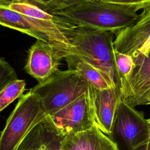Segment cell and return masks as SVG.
Segmentation results:
<instances>
[{
    "label": "cell",
    "mask_w": 150,
    "mask_h": 150,
    "mask_svg": "<svg viewBox=\"0 0 150 150\" xmlns=\"http://www.w3.org/2000/svg\"><path fill=\"white\" fill-rule=\"evenodd\" d=\"M49 116L64 137L86 131L95 125L89 83L86 93Z\"/></svg>",
    "instance_id": "obj_7"
},
{
    "label": "cell",
    "mask_w": 150,
    "mask_h": 150,
    "mask_svg": "<svg viewBox=\"0 0 150 150\" xmlns=\"http://www.w3.org/2000/svg\"><path fill=\"white\" fill-rule=\"evenodd\" d=\"M132 57L134 65L129 74L120 79L121 100L132 107L142 105L150 90V51L146 56L139 52Z\"/></svg>",
    "instance_id": "obj_8"
},
{
    "label": "cell",
    "mask_w": 150,
    "mask_h": 150,
    "mask_svg": "<svg viewBox=\"0 0 150 150\" xmlns=\"http://www.w3.org/2000/svg\"><path fill=\"white\" fill-rule=\"evenodd\" d=\"M0 4L18 11L35 28L45 35L60 60L72 53L71 40L76 25L26 0H0Z\"/></svg>",
    "instance_id": "obj_3"
},
{
    "label": "cell",
    "mask_w": 150,
    "mask_h": 150,
    "mask_svg": "<svg viewBox=\"0 0 150 150\" xmlns=\"http://www.w3.org/2000/svg\"><path fill=\"white\" fill-rule=\"evenodd\" d=\"M26 1L33 3V4H35V5L39 7H41L47 4L48 3L50 2L53 0H26Z\"/></svg>",
    "instance_id": "obj_21"
},
{
    "label": "cell",
    "mask_w": 150,
    "mask_h": 150,
    "mask_svg": "<svg viewBox=\"0 0 150 150\" xmlns=\"http://www.w3.org/2000/svg\"><path fill=\"white\" fill-rule=\"evenodd\" d=\"M114 56L120 79L127 77L129 74L134 65L132 57L130 55L120 53L115 49Z\"/></svg>",
    "instance_id": "obj_17"
},
{
    "label": "cell",
    "mask_w": 150,
    "mask_h": 150,
    "mask_svg": "<svg viewBox=\"0 0 150 150\" xmlns=\"http://www.w3.org/2000/svg\"><path fill=\"white\" fill-rule=\"evenodd\" d=\"M38 98L29 90L20 98L0 135V150H16L28 132L46 115Z\"/></svg>",
    "instance_id": "obj_6"
},
{
    "label": "cell",
    "mask_w": 150,
    "mask_h": 150,
    "mask_svg": "<svg viewBox=\"0 0 150 150\" xmlns=\"http://www.w3.org/2000/svg\"><path fill=\"white\" fill-rule=\"evenodd\" d=\"M88 88V83L74 70H58L30 90L38 98L50 115L73 102Z\"/></svg>",
    "instance_id": "obj_4"
},
{
    "label": "cell",
    "mask_w": 150,
    "mask_h": 150,
    "mask_svg": "<svg viewBox=\"0 0 150 150\" xmlns=\"http://www.w3.org/2000/svg\"><path fill=\"white\" fill-rule=\"evenodd\" d=\"M59 61L49 43L37 39L29 49L25 70L39 83H42L59 70Z\"/></svg>",
    "instance_id": "obj_10"
},
{
    "label": "cell",
    "mask_w": 150,
    "mask_h": 150,
    "mask_svg": "<svg viewBox=\"0 0 150 150\" xmlns=\"http://www.w3.org/2000/svg\"><path fill=\"white\" fill-rule=\"evenodd\" d=\"M95 125L107 135L111 127L118 103L121 100L120 88L97 90L89 83Z\"/></svg>",
    "instance_id": "obj_11"
},
{
    "label": "cell",
    "mask_w": 150,
    "mask_h": 150,
    "mask_svg": "<svg viewBox=\"0 0 150 150\" xmlns=\"http://www.w3.org/2000/svg\"><path fill=\"white\" fill-rule=\"evenodd\" d=\"M150 51V46H149V52Z\"/></svg>",
    "instance_id": "obj_24"
},
{
    "label": "cell",
    "mask_w": 150,
    "mask_h": 150,
    "mask_svg": "<svg viewBox=\"0 0 150 150\" xmlns=\"http://www.w3.org/2000/svg\"><path fill=\"white\" fill-rule=\"evenodd\" d=\"M0 25L2 26L13 29L25 33L50 45L49 40L47 36L35 28L22 14L1 4Z\"/></svg>",
    "instance_id": "obj_15"
},
{
    "label": "cell",
    "mask_w": 150,
    "mask_h": 150,
    "mask_svg": "<svg viewBox=\"0 0 150 150\" xmlns=\"http://www.w3.org/2000/svg\"><path fill=\"white\" fill-rule=\"evenodd\" d=\"M18 79L17 74L9 63L0 57V92L10 83Z\"/></svg>",
    "instance_id": "obj_18"
},
{
    "label": "cell",
    "mask_w": 150,
    "mask_h": 150,
    "mask_svg": "<svg viewBox=\"0 0 150 150\" xmlns=\"http://www.w3.org/2000/svg\"><path fill=\"white\" fill-rule=\"evenodd\" d=\"M68 69L77 71L85 80L97 90L114 87L108 79L98 69L77 54H71L64 57Z\"/></svg>",
    "instance_id": "obj_14"
},
{
    "label": "cell",
    "mask_w": 150,
    "mask_h": 150,
    "mask_svg": "<svg viewBox=\"0 0 150 150\" xmlns=\"http://www.w3.org/2000/svg\"><path fill=\"white\" fill-rule=\"evenodd\" d=\"M108 137L119 150H147L150 125L143 113L120 100Z\"/></svg>",
    "instance_id": "obj_5"
},
{
    "label": "cell",
    "mask_w": 150,
    "mask_h": 150,
    "mask_svg": "<svg viewBox=\"0 0 150 150\" xmlns=\"http://www.w3.org/2000/svg\"><path fill=\"white\" fill-rule=\"evenodd\" d=\"M148 122H149V125H150V118H148ZM147 150H150V139H149V143H148Z\"/></svg>",
    "instance_id": "obj_23"
},
{
    "label": "cell",
    "mask_w": 150,
    "mask_h": 150,
    "mask_svg": "<svg viewBox=\"0 0 150 150\" xmlns=\"http://www.w3.org/2000/svg\"><path fill=\"white\" fill-rule=\"evenodd\" d=\"M103 1L128 6L138 11L150 7V0H102Z\"/></svg>",
    "instance_id": "obj_19"
},
{
    "label": "cell",
    "mask_w": 150,
    "mask_h": 150,
    "mask_svg": "<svg viewBox=\"0 0 150 150\" xmlns=\"http://www.w3.org/2000/svg\"><path fill=\"white\" fill-rule=\"evenodd\" d=\"M87 0H53L47 4L41 6L46 11L52 12L59 9H63L78 3Z\"/></svg>",
    "instance_id": "obj_20"
},
{
    "label": "cell",
    "mask_w": 150,
    "mask_h": 150,
    "mask_svg": "<svg viewBox=\"0 0 150 150\" xmlns=\"http://www.w3.org/2000/svg\"><path fill=\"white\" fill-rule=\"evenodd\" d=\"M114 49L133 56L139 52L148 56L150 46V7L144 9L133 25L115 34Z\"/></svg>",
    "instance_id": "obj_9"
},
{
    "label": "cell",
    "mask_w": 150,
    "mask_h": 150,
    "mask_svg": "<svg viewBox=\"0 0 150 150\" xmlns=\"http://www.w3.org/2000/svg\"><path fill=\"white\" fill-rule=\"evenodd\" d=\"M64 138L46 115L28 132L16 150H63Z\"/></svg>",
    "instance_id": "obj_12"
},
{
    "label": "cell",
    "mask_w": 150,
    "mask_h": 150,
    "mask_svg": "<svg viewBox=\"0 0 150 150\" xmlns=\"http://www.w3.org/2000/svg\"><path fill=\"white\" fill-rule=\"evenodd\" d=\"M50 13L76 26L111 32L115 35L133 25L139 19L134 9L102 0H87Z\"/></svg>",
    "instance_id": "obj_1"
},
{
    "label": "cell",
    "mask_w": 150,
    "mask_h": 150,
    "mask_svg": "<svg viewBox=\"0 0 150 150\" xmlns=\"http://www.w3.org/2000/svg\"><path fill=\"white\" fill-rule=\"evenodd\" d=\"M147 104H150V90L148 92V93L145 96L142 102V105H147Z\"/></svg>",
    "instance_id": "obj_22"
},
{
    "label": "cell",
    "mask_w": 150,
    "mask_h": 150,
    "mask_svg": "<svg viewBox=\"0 0 150 150\" xmlns=\"http://www.w3.org/2000/svg\"><path fill=\"white\" fill-rule=\"evenodd\" d=\"M114 40V33L111 32L77 26L71 40V54L78 55L98 69L114 87L120 88Z\"/></svg>",
    "instance_id": "obj_2"
},
{
    "label": "cell",
    "mask_w": 150,
    "mask_h": 150,
    "mask_svg": "<svg viewBox=\"0 0 150 150\" xmlns=\"http://www.w3.org/2000/svg\"><path fill=\"white\" fill-rule=\"evenodd\" d=\"M63 150H119L117 144L96 125L64 137Z\"/></svg>",
    "instance_id": "obj_13"
},
{
    "label": "cell",
    "mask_w": 150,
    "mask_h": 150,
    "mask_svg": "<svg viewBox=\"0 0 150 150\" xmlns=\"http://www.w3.org/2000/svg\"><path fill=\"white\" fill-rule=\"evenodd\" d=\"M25 86V80L17 79L10 83L0 92V112L23 95Z\"/></svg>",
    "instance_id": "obj_16"
}]
</instances>
